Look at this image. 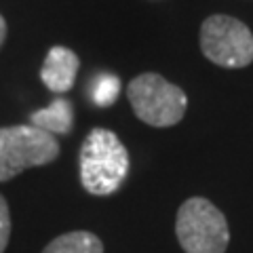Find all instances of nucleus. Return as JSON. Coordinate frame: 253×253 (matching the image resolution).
<instances>
[{
    "mask_svg": "<svg viewBox=\"0 0 253 253\" xmlns=\"http://www.w3.org/2000/svg\"><path fill=\"white\" fill-rule=\"evenodd\" d=\"M78 68H81V59L72 49L51 46L41 68V81L53 93H68L76 83Z\"/></svg>",
    "mask_w": 253,
    "mask_h": 253,
    "instance_id": "obj_6",
    "label": "nucleus"
},
{
    "mask_svg": "<svg viewBox=\"0 0 253 253\" xmlns=\"http://www.w3.org/2000/svg\"><path fill=\"white\" fill-rule=\"evenodd\" d=\"M126 99L141 123L150 126H173L186 114L188 97L177 84L161 74L146 72L126 86Z\"/></svg>",
    "mask_w": 253,
    "mask_h": 253,
    "instance_id": "obj_3",
    "label": "nucleus"
},
{
    "mask_svg": "<svg viewBox=\"0 0 253 253\" xmlns=\"http://www.w3.org/2000/svg\"><path fill=\"white\" fill-rule=\"evenodd\" d=\"M175 234L186 253H226L230 243L224 213L203 196H192L181 203Z\"/></svg>",
    "mask_w": 253,
    "mask_h": 253,
    "instance_id": "obj_2",
    "label": "nucleus"
},
{
    "mask_svg": "<svg viewBox=\"0 0 253 253\" xmlns=\"http://www.w3.org/2000/svg\"><path fill=\"white\" fill-rule=\"evenodd\" d=\"M121 93V78L114 74H101L93 84V101L101 108L112 106Z\"/></svg>",
    "mask_w": 253,
    "mask_h": 253,
    "instance_id": "obj_9",
    "label": "nucleus"
},
{
    "mask_svg": "<svg viewBox=\"0 0 253 253\" xmlns=\"http://www.w3.org/2000/svg\"><path fill=\"white\" fill-rule=\"evenodd\" d=\"M9 239H11V211L9 205H6V199L0 194V253H4Z\"/></svg>",
    "mask_w": 253,
    "mask_h": 253,
    "instance_id": "obj_10",
    "label": "nucleus"
},
{
    "mask_svg": "<svg viewBox=\"0 0 253 253\" xmlns=\"http://www.w3.org/2000/svg\"><path fill=\"white\" fill-rule=\"evenodd\" d=\"M72 123H74V108L63 97H57L51 106L36 110L30 116V125L51 133V135H66V133L72 131Z\"/></svg>",
    "mask_w": 253,
    "mask_h": 253,
    "instance_id": "obj_7",
    "label": "nucleus"
},
{
    "mask_svg": "<svg viewBox=\"0 0 253 253\" xmlns=\"http://www.w3.org/2000/svg\"><path fill=\"white\" fill-rule=\"evenodd\" d=\"M59 156L55 135L34 125L0 129V181H9L32 167H42Z\"/></svg>",
    "mask_w": 253,
    "mask_h": 253,
    "instance_id": "obj_4",
    "label": "nucleus"
},
{
    "mask_svg": "<svg viewBox=\"0 0 253 253\" xmlns=\"http://www.w3.org/2000/svg\"><path fill=\"white\" fill-rule=\"evenodd\" d=\"M201 51L221 68H247L253 61V32L230 15H211L201 26Z\"/></svg>",
    "mask_w": 253,
    "mask_h": 253,
    "instance_id": "obj_5",
    "label": "nucleus"
},
{
    "mask_svg": "<svg viewBox=\"0 0 253 253\" xmlns=\"http://www.w3.org/2000/svg\"><path fill=\"white\" fill-rule=\"evenodd\" d=\"M42 253H104V243L93 232L74 230L53 239Z\"/></svg>",
    "mask_w": 253,
    "mask_h": 253,
    "instance_id": "obj_8",
    "label": "nucleus"
},
{
    "mask_svg": "<svg viewBox=\"0 0 253 253\" xmlns=\"http://www.w3.org/2000/svg\"><path fill=\"white\" fill-rule=\"evenodd\" d=\"M129 173V152L110 129H91L81 148V181L95 196L116 192Z\"/></svg>",
    "mask_w": 253,
    "mask_h": 253,
    "instance_id": "obj_1",
    "label": "nucleus"
},
{
    "mask_svg": "<svg viewBox=\"0 0 253 253\" xmlns=\"http://www.w3.org/2000/svg\"><path fill=\"white\" fill-rule=\"evenodd\" d=\"M4 38H6V21H4L2 15H0V46H2Z\"/></svg>",
    "mask_w": 253,
    "mask_h": 253,
    "instance_id": "obj_11",
    "label": "nucleus"
}]
</instances>
